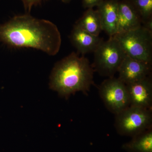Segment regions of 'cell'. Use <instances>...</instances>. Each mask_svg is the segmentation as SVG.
<instances>
[{
    "mask_svg": "<svg viewBox=\"0 0 152 152\" xmlns=\"http://www.w3.org/2000/svg\"><path fill=\"white\" fill-rule=\"evenodd\" d=\"M61 40L54 23L29 14L16 16L0 25V42L11 48H31L54 56L59 51Z\"/></svg>",
    "mask_w": 152,
    "mask_h": 152,
    "instance_id": "6da1fadb",
    "label": "cell"
},
{
    "mask_svg": "<svg viewBox=\"0 0 152 152\" xmlns=\"http://www.w3.org/2000/svg\"><path fill=\"white\" fill-rule=\"evenodd\" d=\"M94 72L87 58L72 52L55 65L50 76V88L66 99L77 92L86 94L94 84Z\"/></svg>",
    "mask_w": 152,
    "mask_h": 152,
    "instance_id": "7a4b0ae2",
    "label": "cell"
},
{
    "mask_svg": "<svg viewBox=\"0 0 152 152\" xmlns=\"http://www.w3.org/2000/svg\"><path fill=\"white\" fill-rule=\"evenodd\" d=\"M126 56L152 64V31L142 26L113 36Z\"/></svg>",
    "mask_w": 152,
    "mask_h": 152,
    "instance_id": "3957f363",
    "label": "cell"
},
{
    "mask_svg": "<svg viewBox=\"0 0 152 152\" xmlns=\"http://www.w3.org/2000/svg\"><path fill=\"white\" fill-rule=\"evenodd\" d=\"M92 66L94 70L101 75L112 77L118 72L126 54L113 37L101 42L94 52Z\"/></svg>",
    "mask_w": 152,
    "mask_h": 152,
    "instance_id": "277c9868",
    "label": "cell"
},
{
    "mask_svg": "<svg viewBox=\"0 0 152 152\" xmlns=\"http://www.w3.org/2000/svg\"><path fill=\"white\" fill-rule=\"evenodd\" d=\"M115 125L120 135L132 137L151 129L152 110L129 106L115 115Z\"/></svg>",
    "mask_w": 152,
    "mask_h": 152,
    "instance_id": "5b68a950",
    "label": "cell"
},
{
    "mask_svg": "<svg viewBox=\"0 0 152 152\" xmlns=\"http://www.w3.org/2000/svg\"><path fill=\"white\" fill-rule=\"evenodd\" d=\"M99 92L106 107L115 115L130 106L126 85L118 78L104 80L99 86Z\"/></svg>",
    "mask_w": 152,
    "mask_h": 152,
    "instance_id": "8992f818",
    "label": "cell"
},
{
    "mask_svg": "<svg viewBox=\"0 0 152 152\" xmlns=\"http://www.w3.org/2000/svg\"><path fill=\"white\" fill-rule=\"evenodd\" d=\"M152 64L126 56L119 68L118 78L127 85L151 75Z\"/></svg>",
    "mask_w": 152,
    "mask_h": 152,
    "instance_id": "52a82bcc",
    "label": "cell"
},
{
    "mask_svg": "<svg viewBox=\"0 0 152 152\" xmlns=\"http://www.w3.org/2000/svg\"><path fill=\"white\" fill-rule=\"evenodd\" d=\"M126 85L130 106L152 110L151 75L138 81Z\"/></svg>",
    "mask_w": 152,
    "mask_h": 152,
    "instance_id": "ba28073f",
    "label": "cell"
},
{
    "mask_svg": "<svg viewBox=\"0 0 152 152\" xmlns=\"http://www.w3.org/2000/svg\"><path fill=\"white\" fill-rule=\"evenodd\" d=\"M142 25V19L130 0H118V29L116 34L129 31Z\"/></svg>",
    "mask_w": 152,
    "mask_h": 152,
    "instance_id": "9c48e42d",
    "label": "cell"
},
{
    "mask_svg": "<svg viewBox=\"0 0 152 152\" xmlns=\"http://www.w3.org/2000/svg\"><path fill=\"white\" fill-rule=\"evenodd\" d=\"M97 7L102 30L110 37L115 36L118 29V0H104Z\"/></svg>",
    "mask_w": 152,
    "mask_h": 152,
    "instance_id": "30bf717a",
    "label": "cell"
},
{
    "mask_svg": "<svg viewBox=\"0 0 152 152\" xmlns=\"http://www.w3.org/2000/svg\"><path fill=\"white\" fill-rule=\"evenodd\" d=\"M70 40L77 51L78 53L84 56L86 54L94 53L103 41L99 36L94 35L81 28L74 26L70 36Z\"/></svg>",
    "mask_w": 152,
    "mask_h": 152,
    "instance_id": "8fae6325",
    "label": "cell"
},
{
    "mask_svg": "<svg viewBox=\"0 0 152 152\" xmlns=\"http://www.w3.org/2000/svg\"><path fill=\"white\" fill-rule=\"evenodd\" d=\"M75 25L95 36H99L102 31L99 13L93 8L88 9Z\"/></svg>",
    "mask_w": 152,
    "mask_h": 152,
    "instance_id": "7c38bea8",
    "label": "cell"
},
{
    "mask_svg": "<svg viewBox=\"0 0 152 152\" xmlns=\"http://www.w3.org/2000/svg\"><path fill=\"white\" fill-rule=\"evenodd\" d=\"M123 148L127 152H152V128L132 137Z\"/></svg>",
    "mask_w": 152,
    "mask_h": 152,
    "instance_id": "4fadbf2b",
    "label": "cell"
},
{
    "mask_svg": "<svg viewBox=\"0 0 152 152\" xmlns=\"http://www.w3.org/2000/svg\"><path fill=\"white\" fill-rule=\"evenodd\" d=\"M142 19V25L152 20V0H130Z\"/></svg>",
    "mask_w": 152,
    "mask_h": 152,
    "instance_id": "5bb4252c",
    "label": "cell"
},
{
    "mask_svg": "<svg viewBox=\"0 0 152 152\" xmlns=\"http://www.w3.org/2000/svg\"><path fill=\"white\" fill-rule=\"evenodd\" d=\"M24 6L25 10L29 14L33 6L40 4L44 0H21Z\"/></svg>",
    "mask_w": 152,
    "mask_h": 152,
    "instance_id": "9a60e30c",
    "label": "cell"
},
{
    "mask_svg": "<svg viewBox=\"0 0 152 152\" xmlns=\"http://www.w3.org/2000/svg\"><path fill=\"white\" fill-rule=\"evenodd\" d=\"M104 0H82L83 7L86 8H93L97 7Z\"/></svg>",
    "mask_w": 152,
    "mask_h": 152,
    "instance_id": "2e32d148",
    "label": "cell"
},
{
    "mask_svg": "<svg viewBox=\"0 0 152 152\" xmlns=\"http://www.w3.org/2000/svg\"><path fill=\"white\" fill-rule=\"evenodd\" d=\"M62 1H63L64 3H69L71 1V0H61Z\"/></svg>",
    "mask_w": 152,
    "mask_h": 152,
    "instance_id": "e0dca14e",
    "label": "cell"
}]
</instances>
